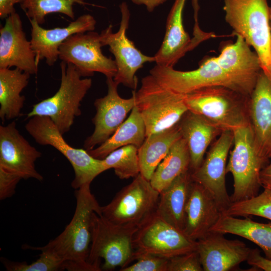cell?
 <instances>
[{
    "label": "cell",
    "instance_id": "e0dca14e",
    "mask_svg": "<svg viewBox=\"0 0 271 271\" xmlns=\"http://www.w3.org/2000/svg\"><path fill=\"white\" fill-rule=\"evenodd\" d=\"M38 65L31 41L24 31L16 12L5 19L0 29V68L15 67L30 75L36 74Z\"/></svg>",
    "mask_w": 271,
    "mask_h": 271
},
{
    "label": "cell",
    "instance_id": "277c9868",
    "mask_svg": "<svg viewBox=\"0 0 271 271\" xmlns=\"http://www.w3.org/2000/svg\"><path fill=\"white\" fill-rule=\"evenodd\" d=\"M61 83L52 96L34 104L28 118L49 117L63 135L68 132L75 118L81 113V102L92 86L90 78H82L71 63L61 61Z\"/></svg>",
    "mask_w": 271,
    "mask_h": 271
},
{
    "label": "cell",
    "instance_id": "3957f363",
    "mask_svg": "<svg viewBox=\"0 0 271 271\" xmlns=\"http://www.w3.org/2000/svg\"><path fill=\"white\" fill-rule=\"evenodd\" d=\"M76 205L74 215L63 231L42 247L25 245L23 248L47 250L64 261H87L91 243V223L93 212L101 215L100 206L90 190V184L76 190Z\"/></svg>",
    "mask_w": 271,
    "mask_h": 271
},
{
    "label": "cell",
    "instance_id": "1f68e13d",
    "mask_svg": "<svg viewBox=\"0 0 271 271\" xmlns=\"http://www.w3.org/2000/svg\"><path fill=\"white\" fill-rule=\"evenodd\" d=\"M102 161L105 171L113 169L120 179L135 178L140 174L138 148L133 145L113 151Z\"/></svg>",
    "mask_w": 271,
    "mask_h": 271
},
{
    "label": "cell",
    "instance_id": "d590c367",
    "mask_svg": "<svg viewBox=\"0 0 271 271\" xmlns=\"http://www.w3.org/2000/svg\"><path fill=\"white\" fill-rule=\"evenodd\" d=\"M196 250L169 258L167 271H203Z\"/></svg>",
    "mask_w": 271,
    "mask_h": 271
},
{
    "label": "cell",
    "instance_id": "f6af8a7d",
    "mask_svg": "<svg viewBox=\"0 0 271 271\" xmlns=\"http://www.w3.org/2000/svg\"><path fill=\"white\" fill-rule=\"evenodd\" d=\"M262 187H268V188H270L271 189V185H268L264 186H262Z\"/></svg>",
    "mask_w": 271,
    "mask_h": 271
},
{
    "label": "cell",
    "instance_id": "d4e9b609",
    "mask_svg": "<svg viewBox=\"0 0 271 271\" xmlns=\"http://www.w3.org/2000/svg\"><path fill=\"white\" fill-rule=\"evenodd\" d=\"M192 180L190 170L177 177L160 193L156 213L166 222L183 231L185 208Z\"/></svg>",
    "mask_w": 271,
    "mask_h": 271
},
{
    "label": "cell",
    "instance_id": "52a82bcc",
    "mask_svg": "<svg viewBox=\"0 0 271 271\" xmlns=\"http://www.w3.org/2000/svg\"><path fill=\"white\" fill-rule=\"evenodd\" d=\"M150 73L162 86L183 95L212 86H225L249 97L253 91L225 71L215 57L205 59L195 70L182 71L156 64Z\"/></svg>",
    "mask_w": 271,
    "mask_h": 271
},
{
    "label": "cell",
    "instance_id": "9c48e42d",
    "mask_svg": "<svg viewBox=\"0 0 271 271\" xmlns=\"http://www.w3.org/2000/svg\"><path fill=\"white\" fill-rule=\"evenodd\" d=\"M25 128L37 143L54 147L69 161L74 172L71 183L73 188L77 190L91 184L95 178L105 171L102 160L94 158L86 150L69 145L49 117L33 116L26 124Z\"/></svg>",
    "mask_w": 271,
    "mask_h": 271
},
{
    "label": "cell",
    "instance_id": "b9f144b4",
    "mask_svg": "<svg viewBox=\"0 0 271 271\" xmlns=\"http://www.w3.org/2000/svg\"><path fill=\"white\" fill-rule=\"evenodd\" d=\"M260 181L262 186L271 185V162L261 171Z\"/></svg>",
    "mask_w": 271,
    "mask_h": 271
},
{
    "label": "cell",
    "instance_id": "5bb4252c",
    "mask_svg": "<svg viewBox=\"0 0 271 271\" xmlns=\"http://www.w3.org/2000/svg\"><path fill=\"white\" fill-rule=\"evenodd\" d=\"M233 142V131H222L200 166L190 171L192 181L201 185L211 194L222 213L232 203L226 190L225 174L228 154Z\"/></svg>",
    "mask_w": 271,
    "mask_h": 271
},
{
    "label": "cell",
    "instance_id": "60d3db41",
    "mask_svg": "<svg viewBox=\"0 0 271 271\" xmlns=\"http://www.w3.org/2000/svg\"><path fill=\"white\" fill-rule=\"evenodd\" d=\"M133 4L138 5H144L147 10L149 12H152L154 10L160 5L164 4L167 0H130Z\"/></svg>",
    "mask_w": 271,
    "mask_h": 271
},
{
    "label": "cell",
    "instance_id": "ab89813d",
    "mask_svg": "<svg viewBox=\"0 0 271 271\" xmlns=\"http://www.w3.org/2000/svg\"><path fill=\"white\" fill-rule=\"evenodd\" d=\"M22 0H0V18L6 19L16 12L15 5L20 4Z\"/></svg>",
    "mask_w": 271,
    "mask_h": 271
},
{
    "label": "cell",
    "instance_id": "f1b7e54d",
    "mask_svg": "<svg viewBox=\"0 0 271 271\" xmlns=\"http://www.w3.org/2000/svg\"><path fill=\"white\" fill-rule=\"evenodd\" d=\"M30 75L15 68H0V117L2 121L20 116L25 97L21 95Z\"/></svg>",
    "mask_w": 271,
    "mask_h": 271
},
{
    "label": "cell",
    "instance_id": "836d02e7",
    "mask_svg": "<svg viewBox=\"0 0 271 271\" xmlns=\"http://www.w3.org/2000/svg\"><path fill=\"white\" fill-rule=\"evenodd\" d=\"M39 257L28 264L26 261H14L4 257L2 262L8 271H56L62 270L65 261L55 253L47 250H42Z\"/></svg>",
    "mask_w": 271,
    "mask_h": 271
},
{
    "label": "cell",
    "instance_id": "8fae6325",
    "mask_svg": "<svg viewBox=\"0 0 271 271\" xmlns=\"http://www.w3.org/2000/svg\"><path fill=\"white\" fill-rule=\"evenodd\" d=\"M133 260L151 254L170 258L196 250L197 241L154 213L137 230L133 237Z\"/></svg>",
    "mask_w": 271,
    "mask_h": 271
},
{
    "label": "cell",
    "instance_id": "74e56055",
    "mask_svg": "<svg viewBox=\"0 0 271 271\" xmlns=\"http://www.w3.org/2000/svg\"><path fill=\"white\" fill-rule=\"evenodd\" d=\"M246 261L248 264L256 269L271 271V260L262 256L259 250L257 248L251 249Z\"/></svg>",
    "mask_w": 271,
    "mask_h": 271
},
{
    "label": "cell",
    "instance_id": "4fadbf2b",
    "mask_svg": "<svg viewBox=\"0 0 271 271\" xmlns=\"http://www.w3.org/2000/svg\"><path fill=\"white\" fill-rule=\"evenodd\" d=\"M100 34L96 32L75 34L60 46L59 59L71 63L82 77L93 76L94 72L114 78L117 72L115 60L102 53Z\"/></svg>",
    "mask_w": 271,
    "mask_h": 271
},
{
    "label": "cell",
    "instance_id": "8992f818",
    "mask_svg": "<svg viewBox=\"0 0 271 271\" xmlns=\"http://www.w3.org/2000/svg\"><path fill=\"white\" fill-rule=\"evenodd\" d=\"M138 228L115 224L101 215L93 213L91 223V239L87 261L100 265L102 270L122 268L133 261V237Z\"/></svg>",
    "mask_w": 271,
    "mask_h": 271
},
{
    "label": "cell",
    "instance_id": "ee69618b",
    "mask_svg": "<svg viewBox=\"0 0 271 271\" xmlns=\"http://www.w3.org/2000/svg\"><path fill=\"white\" fill-rule=\"evenodd\" d=\"M269 25H270V30H271V5H270L269 6Z\"/></svg>",
    "mask_w": 271,
    "mask_h": 271
},
{
    "label": "cell",
    "instance_id": "7bdbcfd3",
    "mask_svg": "<svg viewBox=\"0 0 271 271\" xmlns=\"http://www.w3.org/2000/svg\"><path fill=\"white\" fill-rule=\"evenodd\" d=\"M193 7L194 10L195 15L197 16L199 10L198 0H192Z\"/></svg>",
    "mask_w": 271,
    "mask_h": 271
},
{
    "label": "cell",
    "instance_id": "cb8c5ba5",
    "mask_svg": "<svg viewBox=\"0 0 271 271\" xmlns=\"http://www.w3.org/2000/svg\"><path fill=\"white\" fill-rule=\"evenodd\" d=\"M182 137L186 140L190 156V171L198 169L212 141L223 131L205 117L188 110L179 121Z\"/></svg>",
    "mask_w": 271,
    "mask_h": 271
},
{
    "label": "cell",
    "instance_id": "7a4b0ae2",
    "mask_svg": "<svg viewBox=\"0 0 271 271\" xmlns=\"http://www.w3.org/2000/svg\"><path fill=\"white\" fill-rule=\"evenodd\" d=\"M188 110L202 115L222 131L249 124V96L228 87L212 86L184 95Z\"/></svg>",
    "mask_w": 271,
    "mask_h": 271
},
{
    "label": "cell",
    "instance_id": "7402d4cb",
    "mask_svg": "<svg viewBox=\"0 0 271 271\" xmlns=\"http://www.w3.org/2000/svg\"><path fill=\"white\" fill-rule=\"evenodd\" d=\"M186 0H175L167 19L162 44L155 55L157 65L173 67L177 62L197 45L186 32L183 13Z\"/></svg>",
    "mask_w": 271,
    "mask_h": 271
},
{
    "label": "cell",
    "instance_id": "9a60e30c",
    "mask_svg": "<svg viewBox=\"0 0 271 271\" xmlns=\"http://www.w3.org/2000/svg\"><path fill=\"white\" fill-rule=\"evenodd\" d=\"M106 82V95L97 98L94 102L96 110L92 119L94 129L93 133L84 141V148L87 151L93 149L110 138L136 105L133 93L132 96L127 99L119 96L117 92L118 84L113 78H107Z\"/></svg>",
    "mask_w": 271,
    "mask_h": 271
},
{
    "label": "cell",
    "instance_id": "603a6c76",
    "mask_svg": "<svg viewBox=\"0 0 271 271\" xmlns=\"http://www.w3.org/2000/svg\"><path fill=\"white\" fill-rule=\"evenodd\" d=\"M232 44L224 47L215 59L228 73L253 90L262 71L259 58L239 35Z\"/></svg>",
    "mask_w": 271,
    "mask_h": 271
},
{
    "label": "cell",
    "instance_id": "ba28073f",
    "mask_svg": "<svg viewBox=\"0 0 271 271\" xmlns=\"http://www.w3.org/2000/svg\"><path fill=\"white\" fill-rule=\"evenodd\" d=\"M233 134L234 146L226 168V173H230L233 178L232 202L258 194L262 186L260 173L268 162L256 149L250 124L234 130Z\"/></svg>",
    "mask_w": 271,
    "mask_h": 271
},
{
    "label": "cell",
    "instance_id": "f546056e",
    "mask_svg": "<svg viewBox=\"0 0 271 271\" xmlns=\"http://www.w3.org/2000/svg\"><path fill=\"white\" fill-rule=\"evenodd\" d=\"M190 156L186 140L181 138L171 147L158 165L150 180L152 186L160 193L179 176L190 170Z\"/></svg>",
    "mask_w": 271,
    "mask_h": 271
},
{
    "label": "cell",
    "instance_id": "6da1fadb",
    "mask_svg": "<svg viewBox=\"0 0 271 271\" xmlns=\"http://www.w3.org/2000/svg\"><path fill=\"white\" fill-rule=\"evenodd\" d=\"M225 20L235 35L253 48L271 81V30L267 0H223Z\"/></svg>",
    "mask_w": 271,
    "mask_h": 271
},
{
    "label": "cell",
    "instance_id": "4316f807",
    "mask_svg": "<svg viewBox=\"0 0 271 271\" xmlns=\"http://www.w3.org/2000/svg\"><path fill=\"white\" fill-rule=\"evenodd\" d=\"M182 137L179 125L147 136L138 149L140 174L150 181L172 146Z\"/></svg>",
    "mask_w": 271,
    "mask_h": 271
},
{
    "label": "cell",
    "instance_id": "4dcf8cb0",
    "mask_svg": "<svg viewBox=\"0 0 271 271\" xmlns=\"http://www.w3.org/2000/svg\"><path fill=\"white\" fill-rule=\"evenodd\" d=\"M76 4H89L83 0H22L20 4L29 19L42 25L45 22L46 16L52 13L63 14L74 19L73 6Z\"/></svg>",
    "mask_w": 271,
    "mask_h": 271
},
{
    "label": "cell",
    "instance_id": "2e32d148",
    "mask_svg": "<svg viewBox=\"0 0 271 271\" xmlns=\"http://www.w3.org/2000/svg\"><path fill=\"white\" fill-rule=\"evenodd\" d=\"M42 154L20 133L15 121L0 126V168L22 179L43 177L37 171L35 162Z\"/></svg>",
    "mask_w": 271,
    "mask_h": 271
},
{
    "label": "cell",
    "instance_id": "7c38bea8",
    "mask_svg": "<svg viewBox=\"0 0 271 271\" xmlns=\"http://www.w3.org/2000/svg\"><path fill=\"white\" fill-rule=\"evenodd\" d=\"M121 19L119 28L116 33L112 31V26L109 25L100 34L102 46H108L109 50L115 57L117 72L113 78L118 85L136 89L138 79L136 76L138 70L148 62H155L154 56L143 54L132 41L128 39L126 32L128 27L130 12L125 2L119 5Z\"/></svg>",
    "mask_w": 271,
    "mask_h": 271
},
{
    "label": "cell",
    "instance_id": "5b68a950",
    "mask_svg": "<svg viewBox=\"0 0 271 271\" xmlns=\"http://www.w3.org/2000/svg\"><path fill=\"white\" fill-rule=\"evenodd\" d=\"M132 93L146 125V137L173 126L188 110L184 95L162 86L151 74L142 78L141 87Z\"/></svg>",
    "mask_w": 271,
    "mask_h": 271
},
{
    "label": "cell",
    "instance_id": "d6a6232c",
    "mask_svg": "<svg viewBox=\"0 0 271 271\" xmlns=\"http://www.w3.org/2000/svg\"><path fill=\"white\" fill-rule=\"evenodd\" d=\"M263 188V191L254 197L232 202L222 213L235 217L256 216L271 221V189Z\"/></svg>",
    "mask_w": 271,
    "mask_h": 271
},
{
    "label": "cell",
    "instance_id": "30bf717a",
    "mask_svg": "<svg viewBox=\"0 0 271 271\" xmlns=\"http://www.w3.org/2000/svg\"><path fill=\"white\" fill-rule=\"evenodd\" d=\"M159 196L160 192L140 174L101 206V215L115 224L139 228L156 212Z\"/></svg>",
    "mask_w": 271,
    "mask_h": 271
},
{
    "label": "cell",
    "instance_id": "83f0119b",
    "mask_svg": "<svg viewBox=\"0 0 271 271\" xmlns=\"http://www.w3.org/2000/svg\"><path fill=\"white\" fill-rule=\"evenodd\" d=\"M146 138V125L135 105L128 117L114 133L98 147L88 152L94 158L102 160L113 151L123 146L131 145L139 149Z\"/></svg>",
    "mask_w": 271,
    "mask_h": 271
},
{
    "label": "cell",
    "instance_id": "ffe728a7",
    "mask_svg": "<svg viewBox=\"0 0 271 271\" xmlns=\"http://www.w3.org/2000/svg\"><path fill=\"white\" fill-rule=\"evenodd\" d=\"M249 114L256 149L268 162L271 159V81L262 71L249 98Z\"/></svg>",
    "mask_w": 271,
    "mask_h": 271
},
{
    "label": "cell",
    "instance_id": "484cf974",
    "mask_svg": "<svg viewBox=\"0 0 271 271\" xmlns=\"http://www.w3.org/2000/svg\"><path fill=\"white\" fill-rule=\"evenodd\" d=\"M210 232L243 237L258 245L263 251L265 257L271 260V222L259 223L247 217L240 219L221 213Z\"/></svg>",
    "mask_w": 271,
    "mask_h": 271
},
{
    "label": "cell",
    "instance_id": "44dd1931",
    "mask_svg": "<svg viewBox=\"0 0 271 271\" xmlns=\"http://www.w3.org/2000/svg\"><path fill=\"white\" fill-rule=\"evenodd\" d=\"M222 212L211 194L201 185L192 181L185 208L183 232L197 241L206 236Z\"/></svg>",
    "mask_w": 271,
    "mask_h": 271
},
{
    "label": "cell",
    "instance_id": "e575fe53",
    "mask_svg": "<svg viewBox=\"0 0 271 271\" xmlns=\"http://www.w3.org/2000/svg\"><path fill=\"white\" fill-rule=\"evenodd\" d=\"M136 262L120 271H167L169 258L151 254L138 256Z\"/></svg>",
    "mask_w": 271,
    "mask_h": 271
},
{
    "label": "cell",
    "instance_id": "f35d334b",
    "mask_svg": "<svg viewBox=\"0 0 271 271\" xmlns=\"http://www.w3.org/2000/svg\"><path fill=\"white\" fill-rule=\"evenodd\" d=\"M69 271H100L102 270L100 264H92L87 261L67 260L63 263L62 270Z\"/></svg>",
    "mask_w": 271,
    "mask_h": 271
},
{
    "label": "cell",
    "instance_id": "d6986e66",
    "mask_svg": "<svg viewBox=\"0 0 271 271\" xmlns=\"http://www.w3.org/2000/svg\"><path fill=\"white\" fill-rule=\"evenodd\" d=\"M31 25L30 40L36 55V61L45 59L49 66H53L59 58V49L62 44L71 36L80 33L93 31L96 21L90 14L80 16L68 26L63 28L46 29L35 20L29 19Z\"/></svg>",
    "mask_w": 271,
    "mask_h": 271
},
{
    "label": "cell",
    "instance_id": "8d00e7d4",
    "mask_svg": "<svg viewBox=\"0 0 271 271\" xmlns=\"http://www.w3.org/2000/svg\"><path fill=\"white\" fill-rule=\"evenodd\" d=\"M22 178L0 168V199L11 197L15 193L16 186Z\"/></svg>",
    "mask_w": 271,
    "mask_h": 271
},
{
    "label": "cell",
    "instance_id": "ac0fdd59",
    "mask_svg": "<svg viewBox=\"0 0 271 271\" xmlns=\"http://www.w3.org/2000/svg\"><path fill=\"white\" fill-rule=\"evenodd\" d=\"M223 234L209 232L197 240L196 250L204 271H228L246 261L251 248L238 239L230 240Z\"/></svg>",
    "mask_w": 271,
    "mask_h": 271
}]
</instances>
